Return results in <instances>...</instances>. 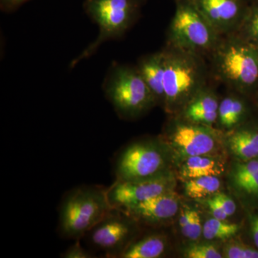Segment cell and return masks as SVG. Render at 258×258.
Instances as JSON below:
<instances>
[{"label": "cell", "mask_w": 258, "mask_h": 258, "mask_svg": "<svg viewBox=\"0 0 258 258\" xmlns=\"http://www.w3.org/2000/svg\"><path fill=\"white\" fill-rule=\"evenodd\" d=\"M212 81L253 98L258 91V48L237 34L222 36L208 58Z\"/></svg>", "instance_id": "6da1fadb"}, {"label": "cell", "mask_w": 258, "mask_h": 258, "mask_svg": "<svg viewBox=\"0 0 258 258\" xmlns=\"http://www.w3.org/2000/svg\"><path fill=\"white\" fill-rule=\"evenodd\" d=\"M164 59V111L179 114L183 108L210 81L208 59L191 51L165 45L161 49Z\"/></svg>", "instance_id": "7a4b0ae2"}, {"label": "cell", "mask_w": 258, "mask_h": 258, "mask_svg": "<svg viewBox=\"0 0 258 258\" xmlns=\"http://www.w3.org/2000/svg\"><path fill=\"white\" fill-rule=\"evenodd\" d=\"M111 210L106 189L88 185L66 194L59 209V230L67 239L81 240Z\"/></svg>", "instance_id": "3957f363"}, {"label": "cell", "mask_w": 258, "mask_h": 258, "mask_svg": "<svg viewBox=\"0 0 258 258\" xmlns=\"http://www.w3.org/2000/svg\"><path fill=\"white\" fill-rule=\"evenodd\" d=\"M103 88L107 99L123 119H135L157 105L137 66L112 64Z\"/></svg>", "instance_id": "277c9868"}, {"label": "cell", "mask_w": 258, "mask_h": 258, "mask_svg": "<svg viewBox=\"0 0 258 258\" xmlns=\"http://www.w3.org/2000/svg\"><path fill=\"white\" fill-rule=\"evenodd\" d=\"M147 1L85 0V12L98 25L99 33L96 40L72 61L71 68L92 56L104 42L123 36L140 18L142 7Z\"/></svg>", "instance_id": "5b68a950"}, {"label": "cell", "mask_w": 258, "mask_h": 258, "mask_svg": "<svg viewBox=\"0 0 258 258\" xmlns=\"http://www.w3.org/2000/svg\"><path fill=\"white\" fill-rule=\"evenodd\" d=\"M174 3L175 12L166 32V45L191 51L208 59L222 36L191 0H174Z\"/></svg>", "instance_id": "8992f818"}, {"label": "cell", "mask_w": 258, "mask_h": 258, "mask_svg": "<svg viewBox=\"0 0 258 258\" xmlns=\"http://www.w3.org/2000/svg\"><path fill=\"white\" fill-rule=\"evenodd\" d=\"M166 147L161 138L137 141L129 144L115 158L116 180L144 181L170 172L168 171Z\"/></svg>", "instance_id": "52a82bcc"}, {"label": "cell", "mask_w": 258, "mask_h": 258, "mask_svg": "<svg viewBox=\"0 0 258 258\" xmlns=\"http://www.w3.org/2000/svg\"><path fill=\"white\" fill-rule=\"evenodd\" d=\"M161 137L166 146L185 158L214 155L223 144L225 132L219 128L196 124L172 115Z\"/></svg>", "instance_id": "ba28073f"}, {"label": "cell", "mask_w": 258, "mask_h": 258, "mask_svg": "<svg viewBox=\"0 0 258 258\" xmlns=\"http://www.w3.org/2000/svg\"><path fill=\"white\" fill-rule=\"evenodd\" d=\"M139 222L126 212L111 208L106 216L84 236L93 248L105 257L120 258L134 238Z\"/></svg>", "instance_id": "9c48e42d"}, {"label": "cell", "mask_w": 258, "mask_h": 258, "mask_svg": "<svg viewBox=\"0 0 258 258\" xmlns=\"http://www.w3.org/2000/svg\"><path fill=\"white\" fill-rule=\"evenodd\" d=\"M175 181L171 173L144 180L127 181L115 180L106 189L107 198L111 208L125 210L161 194L173 191Z\"/></svg>", "instance_id": "30bf717a"}, {"label": "cell", "mask_w": 258, "mask_h": 258, "mask_svg": "<svg viewBox=\"0 0 258 258\" xmlns=\"http://www.w3.org/2000/svg\"><path fill=\"white\" fill-rule=\"evenodd\" d=\"M199 11L221 36L235 34L247 14L244 0H191Z\"/></svg>", "instance_id": "8fae6325"}, {"label": "cell", "mask_w": 258, "mask_h": 258, "mask_svg": "<svg viewBox=\"0 0 258 258\" xmlns=\"http://www.w3.org/2000/svg\"><path fill=\"white\" fill-rule=\"evenodd\" d=\"M179 198L173 191L163 193L123 210L139 224L158 225L169 221L179 211Z\"/></svg>", "instance_id": "7c38bea8"}, {"label": "cell", "mask_w": 258, "mask_h": 258, "mask_svg": "<svg viewBox=\"0 0 258 258\" xmlns=\"http://www.w3.org/2000/svg\"><path fill=\"white\" fill-rule=\"evenodd\" d=\"M211 83L200 90L177 115L196 124L211 127L216 124L220 98Z\"/></svg>", "instance_id": "4fadbf2b"}, {"label": "cell", "mask_w": 258, "mask_h": 258, "mask_svg": "<svg viewBox=\"0 0 258 258\" xmlns=\"http://www.w3.org/2000/svg\"><path fill=\"white\" fill-rule=\"evenodd\" d=\"M224 145L236 161L258 157V122L249 120L237 128L225 132Z\"/></svg>", "instance_id": "5bb4252c"}, {"label": "cell", "mask_w": 258, "mask_h": 258, "mask_svg": "<svg viewBox=\"0 0 258 258\" xmlns=\"http://www.w3.org/2000/svg\"><path fill=\"white\" fill-rule=\"evenodd\" d=\"M250 97L228 89V92L220 99L217 124L219 129L226 132L237 128L249 120Z\"/></svg>", "instance_id": "9a60e30c"}, {"label": "cell", "mask_w": 258, "mask_h": 258, "mask_svg": "<svg viewBox=\"0 0 258 258\" xmlns=\"http://www.w3.org/2000/svg\"><path fill=\"white\" fill-rule=\"evenodd\" d=\"M148 88L155 98L157 105L164 108V59L162 50L142 56L137 64Z\"/></svg>", "instance_id": "2e32d148"}, {"label": "cell", "mask_w": 258, "mask_h": 258, "mask_svg": "<svg viewBox=\"0 0 258 258\" xmlns=\"http://www.w3.org/2000/svg\"><path fill=\"white\" fill-rule=\"evenodd\" d=\"M224 164L215 155H201L185 159L180 169V175L184 179L206 176L221 175Z\"/></svg>", "instance_id": "e0dca14e"}, {"label": "cell", "mask_w": 258, "mask_h": 258, "mask_svg": "<svg viewBox=\"0 0 258 258\" xmlns=\"http://www.w3.org/2000/svg\"><path fill=\"white\" fill-rule=\"evenodd\" d=\"M167 240L164 235L152 233L135 240L120 258H158L164 255Z\"/></svg>", "instance_id": "ac0fdd59"}, {"label": "cell", "mask_w": 258, "mask_h": 258, "mask_svg": "<svg viewBox=\"0 0 258 258\" xmlns=\"http://www.w3.org/2000/svg\"><path fill=\"white\" fill-rule=\"evenodd\" d=\"M221 181L216 176H206L186 180L184 191L186 196L194 200H204L218 192Z\"/></svg>", "instance_id": "d6986e66"}, {"label": "cell", "mask_w": 258, "mask_h": 258, "mask_svg": "<svg viewBox=\"0 0 258 258\" xmlns=\"http://www.w3.org/2000/svg\"><path fill=\"white\" fill-rule=\"evenodd\" d=\"M240 226L212 217L203 225V235L208 240H225L235 237Z\"/></svg>", "instance_id": "ffe728a7"}, {"label": "cell", "mask_w": 258, "mask_h": 258, "mask_svg": "<svg viewBox=\"0 0 258 258\" xmlns=\"http://www.w3.org/2000/svg\"><path fill=\"white\" fill-rule=\"evenodd\" d=\"M235 34L258 48V0L249 5L243 22Z\"/></svg>", "instance_id": "44dd1931"}, {"label": "cell", "mask_w": 258, "mask_h": 258, "mask_svg": "<svg viewBox=\"0 0 258 258\" xmlns=\"http://www.w3.org/2000/svg\"><path fill=\"white\" fill-rule=\"evenodd\" d=\"M257 172L258 157L247 161H236L229 176L231 186L234 190L237 189Z\"/></svg>", "instance_id": "7402d4cb"}, {"label": "cell", "mask_w": 258, "mask_h": 258, "mask_svg": "<svg viewBox=\"0 0 258 258\" xmlns=\"http://www.w3.org/2000/svg\"><path fill=\"white\" fill-rule=\"evenodd\" d=\"M235 191L246 206L258 209V172Z\"/></svg>", "instance_id": "603a6c76"}, {"label": "cell", "mask_w": 258, "mask_h": 258, "mask_svg": "<svg viewBox=\"0 0 258 258\" xmlns=\"http://www.w3.org/2000/svg\"><path fill=\"white\" fill-rule=\"evenodd\" d=\"M222 256L227 258H258V249L240 240H232L224 247Z\"/></svg>", "instance_id": "cb8c5ba5"}, {"label": "cell", "mask_w": 258, "mask_h": 258, "mask_svg": "<svg viewBox=\"0 0 258 258\" xmlns=\"http://www.w3.org/2000/svg\"><path fill=\"white\" fill-rule=\"evenodd\" d=\"M185 257L188 258H221L222 253L215 246L210 244L199 243L189 246L185 250Z\"/></svg>", "instance_id": "d4e9b609"}, {"label": "cell", "mask_w": 258, "mask_h": 258, "mask_svg": "<svg viewBox=\"0 0 258 258\" xmlns=\"http://www.w3.org/2000/svg\"><path fill=\"white\" fill-rule=\"evenodd\" d=\"M203 225H202L200 214L193 210L189 224L184 230L181 231V232L186 238L195 241L200 238V236L203 235Z\"/></svg>", "instance_id": "484cf974"}, {"label": "cell", "mask_w": 258, "mask_h": 258, "mask_svg": "<svg viewBox=\"0 0 258 258\" xmlns=\"http://www.w3.org/2000/svg\"><path fill=\"white\" fill-rule=\"evenodd\" d=\"M94 257L95 256L89 250L85 249L81 245L80 240H76L74 244H71L69 248L61 254V257L64 258H92Z\"/></svg>", "instance_id": "4316f807"}, {"label": "cell", "mask_w": 258, "mask_h": 258, "mask_svg": "<svg viewBox=\"0 0 258 258\" xmlns=\"http://www.w3.org/2000/svg\"><path fill=\"white\" fill-rule=\"evenodd\" d=\"M216 199L217 203L220 205L222 210L227 214V216H232L237 210V206L233 200L224 193H216L213 195Z\"/></svg>", "instance_id": "83f0119b"}, {"label": "cell", "mask_w": 258, "mask_h": 258, "mask_svg": "<svg viewBox=\"0 0 258 258\" xmlns=\"http://www.w3.org/2000/svg\"><path fill=\"white\" fill-rule=\"evenodd\" d=\"M205 203H206L207 206L208 207L209 210L211 212L212 217L221 220H226L229 217L227 216L225 211L222 210V208L219 205V203H217L216 199L215 198L213 195L208 198Z\"/></svg>", "instance_id": "f1b7e54d"}, {"label": "cell", "mask_w": 258, "mask_h": 258, "mask_svg": "<svg viewBox=\"0 0 258 258\" xmlns=\"http://www.w3.org/2000/svg\"><path fill=\"white\" fill-rule=\"evenodd\" d=\"M249 223L251 238L258 249V212L249 213Z\"/></svg>", "instance_id": "f546056e"}, {"label": "cell", "mask_w": 258, "mask_h": 258, "mask_svg": "<svg viewBox=\"0 0 258 258\" xmlns=\"http://www.w3.org/2000/svg\"><path fill=\"white\" fill-rule=\"evenodd\" d=\"M28 0H0L1 10L5 13H10L18 9Z\"/></svg>", "instance_id": "4dcf8cb0"}, {"label": "cell", "mask_w": 258, "mask_h": 258, "mask_svg": "<svg viewBox=\"0 0 258 258\" xmlns=\"http://www.w3.org/2000/svg\"><path fill=\"white\" fill-rule=\"evenodd\" d=\"M244 1L247 3V4L250 5L254 3V2L257 1V0H244Z\"/></svg>", "instance_id": "1f68e13d"}, {"label": "cell", "mask_w": 258, "mask_h": 258, "mask_svg": "<svg viewBox=\"0 0 258 258\" xmlns=\"http://www.w3.org/2000/svg\"><path fill=\"white\" fill-rule=\"evenodd\" d=\"M254 97H257V98H258V91H257V93H256L255 96H254Z\"/></svg>", "instance_id": "d6a6232c"}]
</instances>
